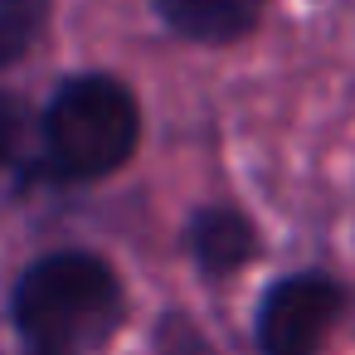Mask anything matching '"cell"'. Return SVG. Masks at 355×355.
<instances>
[{
  "mask_svg": "<svg viewBox=\"0 0 355 355\" xmlns=\"http://www.w3.org/2000/svg\"><path fill=\"white\" fill-rule=\"evenodd\" d=\"M127 297L98 253H49L15 287V326L35 355H88L122 326Z\"/></svg>",
  "mask_w": 355,
  "mask_h": 355,
  "instance_id": "cell-1",
  "label": "cell"
},
{
  "mask_svg": "<svg viewBox=\"0 0 355 355\" xmlns=\"http://www.w3.org/2000/svg\"><path fill=\"white\" fill-rule=\"evenodd\" d=\"M141 137V112L137 98L107 78V73H83L59 88L44 117V161L59 180H98L117 171Z\"/></svg>",
  "mask_w": 355,
  "mask_h": 355,
  "instance_id": "cell-2",
  "label": "cell"
},
{
  "mask_svg": "<svg viewBox=\"0 0 355 355\" xmlns=\"http://www.w3.org/2000/svg\"><path fill=\"white\" fill-rule=\"evenodd\" d=\"M340 316V287L331 277L302 272L282 277L258 311V350L263 355H316Z\"/></svg>",
  "mask_w": 355,
  "mask_h": 355,
  "instance_id": "cell-3",
  "label": "cell"
},
{
  "mask_svg": "<svg viewBox=\"0 0 355 355\" xmlns=\"http://www.w3.org/2000/svg\"><path fill=\"white\" fill-rule=\"evenodd\" d=\"M166 25L185 40H205V44H224L253 30L263 0H156Z\"/></svg>",
  "mask_w": 355,
  "mask_h": 355,
  "instance_id": "cell-4",
  "label": "cell"
},
{
  "mask_svg": "<svg viewBox=\"0 0 355 355\" xmlns=\"http://www.w3.org/2000/svg\"><path fill=\"white\" fill-rule=\"evenodd\" d=\"M258 239H253V224L234 209H200L190 219V253L205 272H234L253 258Z\"/></svg>",
  "mask_w": 355,
  "mask_h": 355,
  "instance_id": "cell-5",
  "label": "cell"
},
{
  "mask_svg": "<svg viewBox=\"0 0 355 355\" xmlns=\"http://www.w3.org/2000/svg\"><path fill=\"white\" fill-rule=\"evenodd\" d=\"M49 15V0H0V69L15 64Z\"/></svg>",
  "mask_w": 355,
  "mask_h": 355,
  "instance_id": "cell-6",
  "label": "cell"
},
{
  "mask_svg": "<svg viewBox=\"0 0 355 355\" xmlns=\"http://www.w3.org/2000/svg\"><path fill=\"white\" fill-rule=\"evenodd\" d=\"M161 345H166V355H209V350H205V340H200V331H195L190 321H171Z\"/></svg>",
  "mask_w": 355,
  "mask_h": 355,
  "instance_id": "cell-7",
  "label": "cell"
},
{
  "mask_svg": "<svg viewBox=\"0 0 355 355\" xmlns=\"http://www.w3.org/2000/svg\"><path fill=\"white\" fill-rule=\"evenodd\" d=\"M15 141H20V103L0 98V166L15 156Z\"/></svg>",
  "mask_w": 355,
  "mask_h": 355,
  "instance_id": "cell-8",
  "label": "cell"
}]
</instances>
